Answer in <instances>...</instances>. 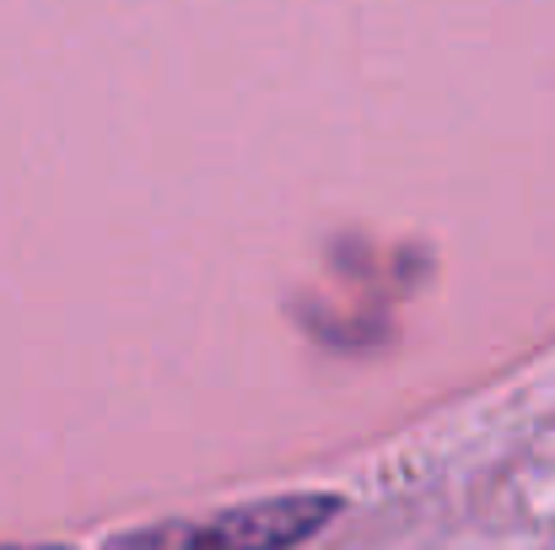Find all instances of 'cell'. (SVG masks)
<instances>
[{
  "label": "cell",
  "instance_id": "obj_2",
  "mask_svg": "<svg viewBox=\"0 0 555 550\" xmlns=\"http://www.w3.org/2000/svg\"><path fill=\"white\" fill-rule=\"evenodd\" d=\"M0 550H65V546H0Z\"/></svg>",
  "mask_w": 555,
  "mask_h": 550
},
{
  "label": "cell",
  "instance_id": "obj_1",
  "mask_svg": "<svg viewBox=\"0 0 555 550\" xmlns=\"http://www.w3.org/2000/svg\"><path fill=\"white\" fill-rule=\"evenodd\" d=\"M340 513V497L297 491V497H264L248 508H221L210 519H168L130 529L108 550H292L313 540Z\"/></svg>",
  "mask_w": 555,
  "mask_h": 550
}]
</instances>
